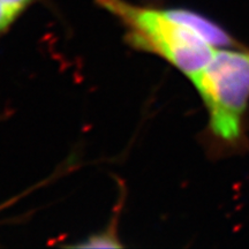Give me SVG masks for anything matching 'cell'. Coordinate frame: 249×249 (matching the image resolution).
Masks as SVG:
<instances>
[{"label": "cell", "mask_w": 249, "mask_h": 249, "mask_svg": "<svg viewBox=\"0 0 249 249\" xmlns=\"http://www.w3.org/2000/svg\"><path fill=\"white\" fill-rule=\"evenodd\" d=\"M208 112V135L214 150H247L249 112V49H218L191 77Z\"/></svg>", "instance_id": "1"}, {"label": "cell", "mask_w": 249, "mask_h": 249, "mask_svg": "<svg viewBox=\"0 0 249 249\" xmlns=\"http://www.w3.org/2000/svg\"><path fill=\"white\" fill-rule=\"evenodd\" d=\"M37 0H0V37L5 35Z\"/></svg>", "instance_id": "3"}, {"label": "cell", "mask_w": 249, "mask_h": 249, "mask_svg": "<svg viewBox=\"0 0 249 249\" xmlns=\"http://www.w3.org/2000/svg\"><path fill=\"white\" fill-rule=\"evenodd\" d=\"M126 28L128 43L158 55L191 79L218 49L186 22L179 7L154 8L127 0H96Z\"/></svg>", "instance_id": "2"}]
</instances>
